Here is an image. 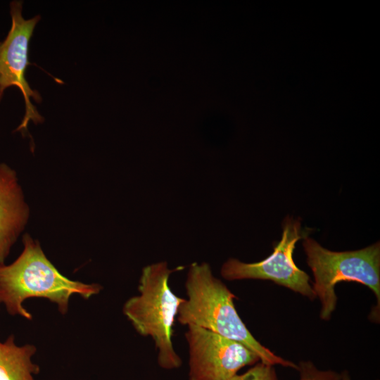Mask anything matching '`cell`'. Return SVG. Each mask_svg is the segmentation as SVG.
Returning a JSON list of instances; mask_svg holds the SVG:
<instances>
[{
	"label": "cell",
	"mask_w": 380,
	"mask_h": 380,
	"mask_svg": "<svg viewBox=\"0 0 380 380\" xmlns=\"http://www.w3.org/2000/svg\"><path fill=\"white\" fill-rule=\"evenodd\" d=\"M303 246L307 263L311 268L312 289L321 303L320 318L329 320L336 309L335 286L341 281H355L374 293L379 308L380 245L379 242L362 249L336 252L322 247L313 239L305 236Z\"/></svg>",
	"instance_id": "4"
},
{
	"label": "cell",
	"mask_w": 380,
	"mask_h": 380,
	"mask_svg": "<svg viewBox=\"0 0 380 380\" xmlns=\"http://www.w3.org/2000/svg\"><path fill=\"white\" fill-rule=\"evenodd\" d=\"M185 288L187 298L177 315L180 324L196 325L238 341L254 352L262 362L298 370L297 365L277 355L255 338L235 308L236 296L213 275L209 264L192 263Z\"/></svg>",
	"instance_id": "2"
},
{
	"label": "cell",
	"mask_w": 380,
	"mask_h": 380,
	"mask_svg": "<svg viewBox=\"0 0 380 380\" xmlns=\"http://www.w3.org/2000/svg\"><path fill=\"white\" fill-rule=\"evenodd\" d=\"M15 339L11 334L0 341V380H36L34 375L39 372V367L32 361L36 347L18 346Z\"/></svg>",
	"instance_id": "9"
},
{
	"label": "cell",
	"mask_w": 380,
	"mask_h": 380,
	"mask_svg": "<svg viewBox=\"0 0 380 380\" xmlns=\"http://www.w3.org/2000/svg\"><path fill=\"white\" fill-rule=\"evenodd\" d=\"M184 267L170 269L166 262L144 267L139 279V294L129 298L122 311L135 330L150 336L158 350V363L165 369L179 368L182 359L174 349L172 336L179 308L184 298L169 286L170 274Z\"/></svg>",
	"instance_id": "3"
},
{
	"label": "cell",
	"mask_w": 380,
	"mask_h": 380,
	"mask_svg": "<svg viewBox=\"0 0 380 380\" xmlns=\"http://www.w3.org/2000/svg\"><path fill=\"white\" fill-rule=\"evenodd\" d=\"M302 234L300 220L286 217L283 222L281 239L270 255L253 263L229 258L221 267L222 277L229 281L270 280L310 300L316 298L308 274L296 266L293 258L296 243L303 237Z\"/></svg>",
	"instance_id": "5"
},
{
	"label": "cell",
	"mask_w": 380,
	"mask_h": 380,
	"mask_svg": "<svg viewBox=\"0 0 380 380\" xmlns=\"http://www.w3.org/2000/svg\"><path fill=\"white\" fill-rule=\"evenodd\" d=\"M23 250L15 261L0 265V305L10 315L31 320L32 315L23 303L32 298L50 300L65 315L72 295L89 299L102 289L98 284H85L63 275L29 234L23 235Z\"/></svg>",
	"instance_id": "1"
},
{
	"label": "cell",
	"mask_w": 380,
	"mask_h": 380,
	"mask_svg": "<svg viewBox=\"0 0 380 380\" xmlns=\"http://www.w3.org/2000/svg\"><path fill=\"white\" fill-rule=\"evenodd\" d=\"M229 380H278L273 365L258 362L242 374H236Z\"/></svg>",
	"instance_id": "11"
},
{
	"label": "cell",
	"mask_w": 380,
	"mask_h": 380,
	"mask_svg": "<svg viewBox=\"0 0 380 380\" xmlns=\"http://www.w3.org/2000/svg\"><path fill=\"white\" fill-rule=\"evenodd\" d=\"M30 215L16 172L0 163V265L24 230Z\"/></svg>",
	"instance_id": "8"
},
{
	"label": "cell",
	"mask_w": 380,
	"mask_h": 380,
	"mask_svg": "<svg viewBox=\"0 0 380 380\" xmlns=\"http://www.w3.org/2000/svg\"><path fill=\"white\" fill-rule=\"evenodd\" d=\"M341 380H351L349 373L347 371L343 372L341 374Z\"/></svg>",
	"instance_id": "12"
},
{
	"label": "cell",
	"mask_w": 380,
	"mask_h": 380,
	"mask_svg": "<svg viewBox=\"0 0 380 380\" xmlns=\"http://www.w3.org/2000/svg\"><path fill=\"white\" fill-rule=\"evenodd\" d=\"M1 96H0V99H1Z\"/></svg>",
	"instance_id": "13"
},
{
	"label": "cell",
	"mask_w": 380,
	"mask_h": 380,
	"mask_svg": "<svg viewBox=\"0 0 380 380\" xmlns=\"http://www.w3.org/2000/svg\"><path fill=\"white\" fill-rule=\"evenodd\" d=\"M189 380H229L241 368L260 361L243 344L202 327L189 324Z\"/></svg>",
	"instance_id": "6"
},
{
	"label": "cell",
	"mask_w": 380,
	"mask_h": 380,
	"mask_svg": "<svg viewBox=\"0 0 380 380\" xmlns=\"http://www.w3.org/2000/svg\"><path fill=\"white\" fill-rule=\"evenodd\" d=\"M11 28L4 42L0 44V96H2L6 88L13 85L20 89L25 102V117L18 128L21 129L27 128L30 120L34 123L43 120L31 102V98L40 102L41 96L30 88L25 76L28 65L29 42L40 16L24 19L22 2L18 1L11 3Z\"/></svg>",
	"instance_id": "7"
},
{
	"label": "cell",
	"mask_w": 380,
	"mask_h": 380,
	"mask_svg": "<svg viewBox=\"0 0 380 380\" xmlns=\"http://www.w3.org/2000/svg\"><path fill=\"white\" fill-rule=\"evenodd\" d=\"M300 380H341V375L332 370H319L311 361H301L298 365Z\"/></svg>",
	"instance_id": "10"
}]
</instances>
